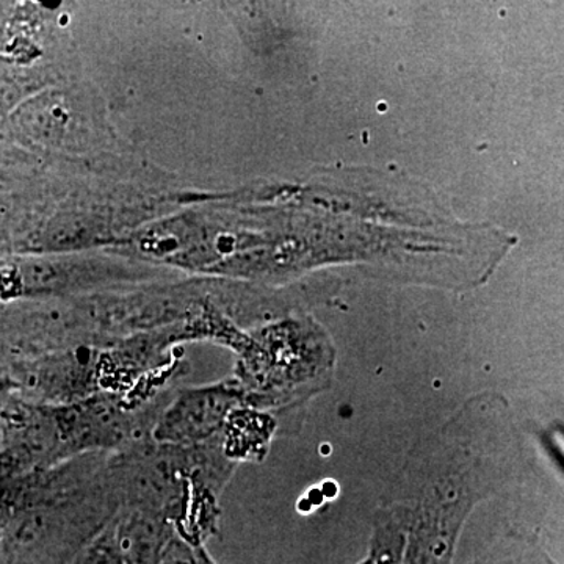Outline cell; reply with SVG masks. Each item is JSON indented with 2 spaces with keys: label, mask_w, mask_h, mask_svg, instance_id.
I'll use <instances>...</instances> for the list:
<instances>
[{
  "label": "cell",
  "mask_w": 564,
  "mask_h": 564,
  "mask_svg": "<svg viewBox=\"0 0 564 564\" xmlns=\"http://www.w3.org/2000/svg\"><path fill=\"white\" fill-rule=\"evenodd\" d=\"M109 456H76L22 475L13 510L0 534L6 564H70L120 513Z\"/></svg>",
  "instance_id": "cell-1"
},
{
  "label": "cell",
  "mask_w": 564,
  "mask_h": 564,
  "mask_svg": "<svg viewBox=\"0 0 564 564\" xmlns=\"http://www.w3.org/2000/svg\"><path fill=\"white\" fill-rule=\"evenodd\" d=\"M234 381L245 402L267 413L295 410L322 392L333 375L334 351L311 318L289 317L247 332L236 352Z\"/></svg>",
  "instance_id": "cell-2"
},
{
  "label": "cell",
  "mask_w": 564,
  "mask_h": 564,
  "mask_svg": "<svg viewBox=\"0 0 564 564\" xmlns=\"http://www.w3.org/2000/svg\"><path fill=\"white\" fill-rule=\"evenodd\" d=\"M161 274L124 263L87 261L65 254H13L0 259V304L84 299L122 291Z\"/></svg>",
  "instance_id": "cell-3"
},
{
  "label": "cell",
  "mask_w": 564,
  "mask_h": 564,
  "mask_svg": "<svg viewBox=\"0 0 564 564\" xmlns=\"http://www.w3.org/2000/svg\"><path fill=\"white\" fill-rule=\"evenodd\" d=\"M477 478L445 473L425 488L411 518L410 564H447L459 527L477 503Z\"/></svg>",
  "instance_id": "cell-4"
},
{
  "label": "cell",
  "mask_w": 564,
  "mask_h": 564,
  "mask_svg": "<svg viewBox=\"0 0 564 564\" xmlns=\"http://www.w3.org/2000/svg\"><path fill=\"white\" fill-rule=\"evenodd\" d=\"M247 404L232 377L218 383L174 389L163 408L151 440L163 445H198L214 440L225 429L229 415Z\"/></svg>",
  "instance_id": "cell-5"
},
{
  "label": "cell",
  "mask_w": 564,
  "mask_h": 564,
  "mask_svg": "<svg viewBox=\"0 0 564 564\" xmlns=\"http://www.w3.org/2000/svg\"><path fill=\"white\" fill-rule=\"evenodd\" d=\"M0 378H6L7 380V362L2 347V304H0Z\"/></svg>",
  "instance_id": "cell-6"
},
{
  "label": "cell",
  "mask_w": 564,
  "mask_h": 564,
  "mask_svg": "<svg viewBox=\"0 0 564 564\" xmlns=\"http://www.w3.org/2000/svg\"><path fill=\"white\" fill-rule=\"evenodd\" d=\"M9 391V386H3V388H0V454H2L3 451L2 403L3 399H6L7 392Z\"/></svg>",
  "instance_id": "cell-7"
},
{
  "label": "cell",
  "mask_w": 564,
  "mask_h": 564,
  "mask_svg": "<svg viewBox=\"0 0 564 564\" xmlns=\"http://www.w3.org/2000/svg\"><path fill=\"white\" fill-rule=\"evenodd\" d=\"M3 386H7L6 378H0V388H3Z\"/></svg>",
  "instance_id": "cell-8"
},
{
  "label": "cell",
  "mask_w": 564,
  "mask_h": 564,
  "mask_svg": "<svg viewBox=\"0 0 564 564\" xmlns=\"http://www.w3.org/2000/svg\"><path fill=\"white\" fill-rule=\"evenodd\" d=\"M0 564H6V562H3L2 556H0Z\"/></svg>",
  "instance_id": "cell-9"
}]
</instances>
